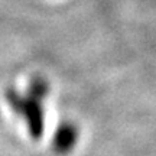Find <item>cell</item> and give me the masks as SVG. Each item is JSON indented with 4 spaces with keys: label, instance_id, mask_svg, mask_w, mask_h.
Here are the masks:
<instances>
[{
    "label": "cell",
    "instance_id": "obj_3",
    "mask_svg": "<svg viewBox=\"0 0 156 156\" xmlns=\"http://www.w3.org/2000/svg\"><path fill=\"white\" fill-rule=\"evenodd\" d=\"M48 91H49V88H48V83L45 81L44 78L35 77L34 80L30 81V85H29L28 94L42 101L45 97L48 95Z\"/></svg>",
    "mask_w": 156,
    "mask_h": 156
},
{
    "label": "cell",
    "instance_id": "obj_2",
    "mask_svg": "<svg viewBox=\"0 0 156 156\" xmlns=\"http://www.w3.org/2000/svg\"><path fill=\"white\" fill-rule=\"evenodd\" d=\"M77 129L69 123H64L56 129V133L54 136V147L59 153H68L73 151V147L77 143Z\"/></svg>",
    "mask_w": 156,
    "mask_h": 156
},
{
    "label": "cell",
    "instance_id": "obj_1",
    "mask_svg": "<svg viewBox=\"0 0 156 156\" xmlns=\"http://www.w3.org/2000/svg\"><path fill=\"white\" fill-rule=\"evenodd\" d=\"M6 100L16 113H19L28 123L30 136L35 140L42 137L44 133V110L41 100L32 95H22L16 90L9 88L6 91Z\"/></svg>",
    "mask_w": 156,
    "mask_h": 156
}]
</instances>
